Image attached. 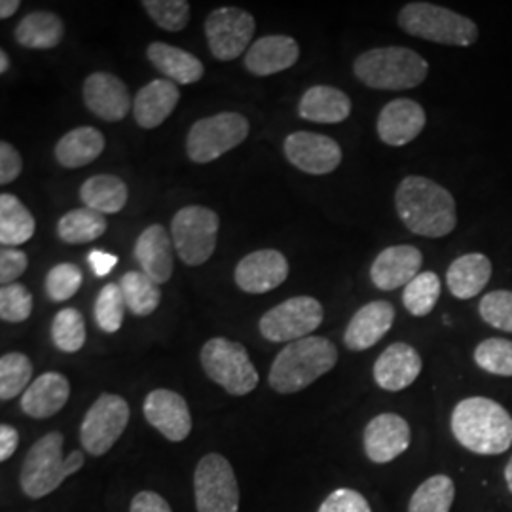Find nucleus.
<instances>
[{
  "label": "nucleus",
  "mask_w": 512,
  "mask_h": 512,
  "mask_svg": "<svg viewBox=\"0 0 512 512\" xmlns=\"http://www.w3.org/2000/svg\"><path fill=\"white\" fill-rule=\"evenodd\" d=\"M395 207L404 226L421 238H444L458 226L456 200L439 183L410 175L395 192Z\"/></svg>",
  "instance_id": "f257e3e1"
},
{
  "label": "nucleus",
  "mask_w": 512,
  "mask_h": 512,
  "mask_svg": "<svg viewBox=\"0 0 512 512\" xmlns=\"http://www.w3.org/2000/svg\"><path fill=\"white\" fill-rule=\"evenodd\" d=\"M450 425L459 444L478 456H499L512 446V416L492 399H463L456 404Z\"/></svg>",
  "instance_id": "f03ea898"
},
{
  "label": "nucleus",
  "mask_w": 512,
  "mask_h": 512,
  "mask_svg": "<svg viewBox=\"0 0 512 512\" xmlns=\"http://www.w3.org/2000/svg\"><path fill=\"white\" fill-rule=\"evenodd\" d=\"M338 363V349L321 336H308L287 344L275 357L270 368V385L281 395L298 393L321 376H325Z\"/></svg>",
  "instance_id": "7ed1b4c3"
},
{
  "label": "nucleus",
  "mask_w": 512,
  "mask_h": 512,
  "mask_svg": "<svg viewBox=\"0 0 512 512\" xmlns=\"http://www.w3.org/2000/svg\"><path fill=\"white\" fill-rule=\"evenodd\" d=\"M65 437L61 433H48L38 439L23 459L19 486L31 499H42L55 492L69 476L78 473L86 459L80 450L63 456Z\"/></svg>",
  "instance_id": "20e7f679"
},
{
  "label": "nucleus",
  "mask_w": 512,
  "mask_h": 512,
  "mask_svg": "<svg viewBox=\"0 0 512 512\" xmlns=\"http://www.w3.org/2000/svg\"><path fill=\"white\" fill-rule=\"evenodd\" d=\"M353 73L372 90L403 92L425 82L429 63L410 48L385 46L359 55L353 63Z\"/></svg>",
  "instance_id": "39448f33"
},
{
  "label": "nucleus",
  "mask_w": 512,
  "mask_h": 512,
  "mask_svg": "<svg viewBox=\"0 0 512 512\" xmlns=\"http://www.w3.org/2000/svg\"><path fill=\"white\" fill-rule=\"evenodd\" d=\"M399 27L412 37L467 48L478 40V27L473 19L431 2H408L399 12Z\"/></svg>",
  "instance_id": "423d86ee"
},
{
  "label": "nucleus",
  "mask_w": 512,
  "mask_h": 512,
  "mask_svg": "<svg viewBox=\"0 0 512 512\" xmlns=\"http://www.w3.org/2000/svg\"><path fill=\"white\" fill-rule=\"evenodd\" d=\"M203 372L226 393L243 397L258 385V372L243 344L228 338H211L200 353Z\"/></svg>",
  "instance_id": "0eeeda50"
},
{
  "label": "nucleus",
  "mask_w": 512,
  "mask_h": 512,
  "mask_svg": "<svg viewBox=\"0 0 512 512\" xmlns=\"http://www.w3.org/2000/svg\"><path fill=\"white\" fill-rule=\"evenodd\" d=\"M249 120L239 112H219L198 120L186 135V154L194 164H211L249 137Z\"/></svg>",
  "instance_id": "6e6552de"
},
{
  "label": "nucleus",
  "mask_w": 512,
  "mask_h": 512,
  "mask_svg": "<svg viewBox=\"0 0 512 512\" xmlns=\"http://www.w3.org/2000/svg\"><path fill=\"white\" fill-rule=\"evenodd\" d=\"M219 215L203 205H186L171 220V239L186 266H202L217 249Z\"/></svg>",
  "instance_id": "1a4fd4ad"
},
{
  "label": "nucleus",
  "mask_w": 512,
  "mask_h": 512,
  "mask_svg": "<svg viewBox=\"0 0 512 512\" xmlns=\"http://www.w3.org/2000/svg\"><path fill=\"white\" fill-rule=\"evenodd\" d=\"M325 319L323 304L313 296H293L260 317V334L272 342H296L311 336Z\"/></svg>",
  "instance_id": "9d476101"
},
{
  "label": "nucleus",
  "mask_w": 512,
  "mask_h": 512,
  "mask_svg": "<svg viewBox=\"0 0 512 512\" xmlns=\"http://www.w3.org/2000/svg\"><path fill=\"white\" fill-rule=\"evenodd\" d=\"M128 423V401L114 393H103L82 420L80 444L90 456L101 458L124 435Z\"/></svg>",
  "instance_id": "9b49d317"
},
{
  "label": "nucleus",
  "mask_w": 512,
  "mask_h": 512,
  "mask_svg": "<svg viewBox=\"0 0 512 512\" xmlns=\"http://www.w3.org/2000/svg\"><path fill=\"white\" fill-rule=\"evenodd\" d=\"M198 512H238L239 486L230 461L220 454L200 459L194 473Z\"/></svg>",
  "instance_id": "f8f14e48"
},
{
  "label": "nucleus",
  "mask_w": 512,
  "mask_h": 512,
  "mask_svg": "<svg viewBox=\"0 0 512 512\" xmlns=\"http://www.w3.org/2000/svg\"><path fill=\"white\" fill-rule=\"evenodd\" d=\"M256 21L247 10L222 6L205 19V37L209 50L219 61H234L253 44Z\"/></svg>",
  "instance_id": "ddd939ff"
},
{
  "label": "nucleus",
  "mask_w": 512,
  "mask_h": 512,
  "mask_svg": "<svg viewBox=\"0 0 512 512\" xmlns=\"http://www.w3.org/2000/svg\"><path fill=\"white\" fill-rule=\"evenodd\" d=\"M291 164L308 175H329L342 164V147L327 135L294 131L283 143Z\"/></svg>",
  "instance_id": "4468645a"
},
{
  "label": "nucleus",
  "mask_w": 512,
  "mask_h": 512,
  "mask_svg": "<svg viewBox=\"0 0 512 512\" xmlns=\"http://www.w3.org/2000/svg\"><path fill=\"white\" fill-rule=\"evenodd\" d=\"M289 277V262L277 249H260L243 256L234 279L243 293L266 294L281 287Z\"/></svg>",
  "instance_id": "2eb2a0df"
},
{
  "label": "nucleus",
  "mask_w": 512,
  "mask_h": 512,
  "mask_svg": "<svg viewBox=\"0 0 512 512\" xmlns=\"http://www.w3.org/2000/svg\"><path fill=\"white\" fill-rule=\"evenodd\" d=\"M412 440V431L408 421L399 414H380L366 423L365 442L366 458L376 465H384L403 456Z\"/></svg>",
  "instance_id": "dca6fc26"
},
{
  "label": "nucleus",
  "mask_w": 512,
  "mask_h": 512,
  "mask_svg": "<svg viewBox=\"0 0 512 512\" xmlns=\"http://www.w3.org/2000/svg\"><path fill=\"white\" fill-rule=\"evenodd\" d=\"M148 423L171 442H183L192 431L190 408L183 395L171 389L150 391L143 403Z\"/></svg>",
  "instance_id": "f3484780"
},
{
  "label": "nucleus",
  "mask_w": 512,
  "mask_h": 512,
  "mask_svg": "<svg viewBox=\"0 0 512 512\" xmlns=\"http://www.w3.org/2000/svg\"><path fill=\"white\" fill-rule=\"evenodd\" d=\"M82 95L86 107L105 122H120L133 109V101L129 97L128 86L112 73H92L82 86Z\"/></svg>",
  "instance_id": "a211bd4d"
},
{
  "label": "nucleus",
  "mask_w": 512,
  "mask_h": 512,
  "mask_svg": "<svg viewBox=\"0 0 512 512\" xmlns=\"http://www.w3.org/2000/svg\"><path fill=\"white\" fill-rule=\"evenodd\" d=\"M427 114L414 99H395L387 103L376 122L378 137L389 147H404L420 137Z\"/></svg>",
  "instance_id": "6ab92c4d"
},
{
  "label": "nucleus",
  "mask_w": 512,
  "mask_h": 512,
  "mask_svg": "<svg viewBox=\"0 0 512 512\" xmlns=\"http://www.w3.org/2000/svg\"><path fill=\"white\" fill-rule=\"evenodd\" d=\"M423 255L414 245H393L374 258L370 279L380 291H395L406 287L420 275Z\"/></svg>",
  "instance_id": "aec40b11"
},
{
  "label": "nucleus",
  "mask_w": 512,
  "mask_h": 512,
  "mask_svg": "<svg viewBox=\"0 0 512 512\" xmlns=\"http://www.w3.org/2000/svg\"><path fill=\"white\" fill-rule=\"evenodd\" d=\"M418 349L406 342H395L374 363V382L384 391H403L414 384L421 374Z\"/></svg>",
  "instance_id": "412c9836"
},
{
  "label": "nucleus",
  "mask_w": 512,
  "mask_h": 512,
  "mask_svg": "<svg viewBox=\"0 0 512 512\" xmlns=\"http://www.w3.org/2000/svg\"><path fill=\"white\" fill-rule=\"evenodd\" d=\"M395 308L387 300L368 302L355 311L344 332V344L351 351H366L374 348L393 327Z\"/></svg>",
  "instance_id": "4be33fe9"
},
{
  "label": "nucleus",
  "mask_w": 512,
  "mask_h": 512,
  "mask_svg": "<svg viewBox=\"0 0 512 512\" xmlns=\"http://www.w3.org/2000/svg\"><path fill=\"white\" fill-rule=\"evenodd\" d=\"M71 397V384L59 372L40 374L21 395V412L33 420H48L61 412Z\"/></svg>",
  "instance_id": "5701e85b"
},
{
  "label": "nucleus",
  "mask_w": 512,
  "mask_h": 512,
  "mask_svg": "<svg viewBox=\"0 0 512 512\" xmlns=\"http://www.w3.org/2000/svg\"><path fill=\"white\" fill-rule=\"evenodd\" d=\"M181 101L179 86L167 78H158L143 86L133 99V116L139 128L156 129L173 114Z\"/></svg>",
  "instance_id": "b1692460"
},
{
  "label": "nucleus",
  "mask_w": 512,
  "mask_h": 512,
  "mask_svg": "<svg viewBox=\"0 0 512 512\" xmlns=\"http://www.w3.org/2000/svg\"><path fill=\"white\" fill-rule=\"evenodd\" d=\"M300 46L293 37L268 35L258 38L245 54V69L255 76H272L296 65Z\"/></svg>",
  "instance_id": "393cba45"
},
{
  "label": "nucleus",
  "mask_w": 512,
  "mask_h": 512,
  "mask_svg": "<svg viewBox=\"0 0 512 512\" xmlns=\"http://www.w3.org/2000/svg\"><path fill=\"white\" fill-rule=\"evenodd\" d=\"M135 260L143 274L164 285L173 275V239L162 224H152L135 241Z\"/></svg>",
  "instance_id": "a878e982"
},
{
  "label": "nucleus",
  "mask_w": 512,
  "mask_h": 512,
  "mask_svg": "<svg viewBox=\"0 0 512 512\" xmlns=\"http://www.w3.org/2000/svg\"><path fill=\"white\" fill-rule=\"evenodd\" d=\"M492 260L482 253H469V255L456 258L448 272L446 283L450 293L458 300H471L486 289L492 279Z\"/></svg>",
  "instance_id": "bb28decb"
},
{
  "label": "nucleus",
  "mask_w": 512,
  "mask_h": 512,
  "mask_svg": "<svg viewBox=\"0 0 512 512\" xmlns=\"http://www.w3.org/2000/svg\"><path fill=\"white\" fill-rule=\"evenodd\" d=\"M298 114L313 124H342L351 114V99L338 88L313 86L302 95Z\"/></svg>",
  "instance_id": "cd10ccee"
},
{
  "label": "nucleus",
  "mask_w": 512,
  "mask_h": 512,
  "mask_svg": "<svg viewBox=\"0 0 512 512\" xmlns=\"http://www.w3.org/2000/svg\"><path fill=\"white\" fill-rule=\"evenodd\" d=\"M147 57L167 80L175 82L177 86L196 84L205 73V67L196 55L165 42H152L147 48Z\"/></svg>",
  "instance_id": "c85d7f7f"
},
{
  "label": "nucleus",
  "mask_w": 512,
  "mask_h": 512,
  "mask_svg": "<svg viewBox=\"0 0 512 512\" xmlns=\"http://www.w3.org/2000/svg\"><path fill=\"white\" fill-rule=\"evenodd\" d=\"M105 150V135L92 126L71 129L55 145L57 164L67 169H78L95 162Z\"/></svg>",
  "instance_id": "c756f323"
},
{
  "label": "nucleus",
  "mask_w": 512,
  "mask_h": 512,
  "mask_svg": "<svg viewBox=\"0 0 512 512\" xmlns=\"http://www.w3.org/2000/svg\"><path fill=\"white\" fill-rule=\"evenodd\" d=\"M14 37L27 50H54L65 38V23L54 12L38 10L19 21Z\"/></svg>",
  "instance_id": "7c9ffc66"
},
{
  "label": "nucleus",
  "mask_w": 512,
  "mask_h": 512,
  "mask_svg": "<svg viewBox=\"0 0 512 512\" xmlns=\"http://www.w3.org/2000/svg\"><path fill=\"white\" fill-rule=\"evenodd\" d=\"M128 184L116 175H95L80 186V200L84 207L101 215H116L128 203Z\"/></svg>",
  "instance_id": "2f4dec72"
},
{
  "label": "nucleus",
  "mask_w": 512,
  "mask_h": 512,
  "mask_svg": "<svg viewBox=\"0 0 512 512\" xmlns=\"http://www.w3.org/2000/svg\"><path fill=\"white\" fill-rule=\"evenodd\" d=\"M37 222L18 196H0V243L2 247H19L35 236Z\"/></svg>",
  "instance_id": "473e14b6"
},
{
  "label": "nucleus",
  "mask_w": 512,
  "mask_h": 512,
  "mask_svg": "<svg viewBox=\"0 0 512 512\" xmlns=\"http://www.w3.org/2000/svg\"><path fill=\"white\" fill-rule=\"evenodd\" d=\"M109 228L107 215L88 207L73 209L57 222V236L69 245H84L101 238Z\"/></svg>",
  "instance_id": "72a5a7b5"
},
{
  "label": "nucleus",
  "mask_w": 512,
  "mask_h": 512,
  "mask_svg": "<svg viewBox=\"0 0 512 512\" xmlns=\"http://www.w3.org/2000/svg\"><path fill=\"white\" fill-rule=\"evenodd\" d=\"M118 285L124 293L128 310L133 315L147 317L158 310L162 302V291L160 285L154 283L148 275L143 272H128L120 277Z\"/></svg>",
  "instance_id": "f704fd0d"
},
{
  "label": "nucleus",
  "mask_w": 512,
  "mask_h": 512,
  "mask_svg": "<svg viewBox=\"0 0 512 512\" xmlns=\"http://www.w3.org/2000/svg\"><path fill=\"white\" fill-rule=\"evenodd\" d=\"M456 499V486L450 476L435 475L421 482L410 497L408 512H450Z\"/></svg>",
  "instance_id": "c9c22d12"
},
{
  "label": "nucleus",
  "mask_w": 512,
  "mask_h": 512,
  "mask_svg": "<svg viewBox=\"0 0 512 512\" xmlns=\"http://www.w3.org/2000/svg\"><path fill=\"white\" fill-rule=\"evenodd\" d=\"M33 363L23 353H6L0 357V399L4 403L16 399L33 384Z\"/></svg>",
  "instance_id": "e433bc0d"
},
{
  "label": "nucleus",
  "mask_w": 512,
  "mask_h": 512,
  "mask_svg": "<svg viewBox=\"0 0 512 512\" xmlns=\"http://www.w3.org/2000/svg\"><path fill=\"white\" fill-rule=\"evenodd\" d=\"M440 291L442 285L439 275L435 272H421L404 287V308L414 317H425L439 304Z\"/></svg>",
  "instance_id": "4c0bfd02"
},
{
  "label": "nucleus",
  "mask_w": 512,
  "mask_h": 512,
  "mask_svg": "<svg viewBox=\"0 0 512 512\" xmlns=\"http://www.w3.org/2000/svg\"><path fill=\"white\" fill-rule=\"evenodd\" d=\"M52 342L55 348L63 353H76L86 344V321L84 315L76 308H65L57 311L52 321Z\"/></svg>",
  "instance_id": "58836bf2"
},
{
  "label": "nucleus",
  "mask_w": 512,
  "mask_h": 512,
  "mask_svg": "<svg viewBox=\"0 0 512 512\" xmlns=\"http://www.w3.org/2000/svg\"><path fill=\"white\" fill-rule=\"evenodd\" d=\"M126 310H128V304L120 285L107 283L95 298V306H93L95 323L103 332L114 334L122 329Z\"/></svg>",
  "instance_id": "ea45409f"
},
{
  "label": "nucleus",
  "mask_w": 512,
  "mask_h": 512,
  "mask_svg": "<svg viewBox=\"0 0 512 512\" xmlns=\"http://www.w3.org/2000/svg\"><path fill=\"white\" fill-rule=\"evenodd\" d=\"M475 363L484 372L512 378V342L505 338H488L475 349Z\"/></svg>",
  "instance_id": "a19ab883"
},
{
  "label": "nucleus",
  "mask_w": 512,
  "mask_h": 512,
  "mask_svg": "<svg viewBox=\"0 0 512 512\" xmlns=\"http://www.w3.org/2000/svg\"><path fill=\"white\" fill-rule=\"evenodd\" d=\"M143 8L160 29L169 33L183 31L190 21V4L186 0H145Z\"/></svg>",
  "instance_id": "79ce46f5"
},
{
  "label": "nucleus",
  "mask_w": 512,
  "mask_h": 512,
  "mask_svg": "<svg viewBox=\"0 0 512 512\" xmlns=\"http://www.w3.org/2000/svg\"><path fill=\"white\" fill-rule=\"evenodd\" d=\"M82 281H84L82 270L76 264L63 262L48 272L44 287H46V294L52 302H65L80 291Z\"/></svg>",
  "instance_id": "37998d69"
},
{
  "label": "nucleus",
  "mask_w": 512,
  "mask_h": 512,
  "mask_svg": "<svg viewBox=\"0 0 512 512\" xmlns=\"http://www.w3.org/2000/svg\"><path fill=\"white\" fill-rule=\"evenodd\" d=\"M33 313V294L21 285L12 283L0 289V319L6 323H23Z\"/></svg>",
  "instance_id": "c03bdc74"
},
{
  "label": "nucleus",
  "mask_w": 512,
  "mask_h": 512,
  "mask_svg": "<svg viewBox=\"0 0 512 512\" xmlns=\"http://www.w3.org/2000/svg\"><path fill=\"white\" fill-rule=\"evenodd\" d=\"M480 317L494 329L512 334V291H492L480 300Z\"/></svg>",
  "instance_id": "a18cd8bd"
},
{
  "label": "nucleus",
  "mask_w": 512,
  "mask_h": 512,
  "mask_svg": "<svg viewBox=\"0 0 512 512\" xmlns=\"http://www.w3.org/2000/svg\"><path fill=\"white\" fill-rule=\"evenodd\" d=\"M317 512H372V509L365 495L349 488H340L327 495Z\"/></svg>",
  "instance_id": "49530a36"
},
{
  "label": "nucleus",
  "mask_w": 512,
  "mask_h": 512,
  "mask_svg": "<svg viewBox=\"0 0 512 512\" xmlns=\"http://www.w3.org/2000/svg\"><path fill=\"white\" fill-rule=\"evenodd\" d=\"M29 266V258L14 247H2L0 251V283L2 287L16 283L21 275L25 274Z\"/></svg>",
  "instance_id": "de8ad7c7"
},
{
  "label": "nucleus",
  "mask_w": 512,
  "mask_h": 512,
  "mask_svg": "<svg viewBox=\"0 0 512 512\" xmlns=\"http://www.w3.org/2000/svg\"><path fill=\"white\" fill-rule=\"evenodd\" d=\"M23 171V158L10 143H0V184L14 183Z\"/></svg>",
  "instance_id": "09e8293b"
},
{
  "label": "nucleus",
  "mask_w": 512,
  "mask_h": 512,
  "mask_svg": "<svg viewBox=\"0 0 512 512\" xmlns=\"http://www.w3.org/2000/svg\"><path fill=\"white\" fill-rule=\"evenodd\" d=\"M129 512H173L164 497L156 492H139L133 497Z\"/></svg>",
  "instance_id": "8fccbe9b"
},
{
  "label": "nucleus",
  "mask_w": 512,
  "mask_h": 512,
  "mask_svg": "<svg viewBox=\"0 0 512 512\" xmlns=\"http://www.w3.org/2000/svg\"><path fill=\"white\" fill-rule=\"evenodd\" d=\"M88 264L97 277H107L116 268L118 256L107 253L103 249H93L92 253L88 255Z\"/></svg>",
  "instance_id": "3c124183"
},
{
  "label": "nucleus",
  "mask_w": 512,
  "mask_h": 512,
  "mask_svg": "<svg viewBox=\"0 0 512 512\" xmlns=\"http://www.w3.org/2000/svg\"><path fill=\"white\" fill-rule=\"evenodd\" d=\"M19 444V433L16 427L2 423L0 425V461H8L16 454Z\"/></svg>",
  "instance_id": "603ef678"
},
{
  "label": "nucleus",
  "mask_w": 512,
  "mask_h": 512,
  "mask_svg": "<svg viewBox=\"0 0 512 512\" xmlns=\"http://www.w3.org/2000/svg\"><path fill=\"white\" fill-rule=\"evenodd\" d=\"M21 2L19 0H2L0 2V19L12 18L19 10Z\"/></svg>",
  "instance_id": "864d4df0"
},
{
  "label": "nucleus",
  "mask_w": 512,
  "mask_h": 512,
  "mask_svg": "<svg viewBox=\"0 0 512 512\" xmlns=\"http://www.w3.org/2000/svg\"><path fill=\"white\" fill-rule=\"evenodd\" d=\"M8 67H10V59H8V54L2 50V52H0V73H6Z\"/></svg>",
  "instance_id": "5fc2aeb1"
},
{
  "label": "nucleus",
  "mask_w": 512,
  "mask_h": 512,
  "mask_svg": "<svg viewBox=\"0 0 512 512\" xmlns=\"http://www.w3.org/2000/svg\"><path fill=\"white\" fill-rule=\"evenodd\" d=\"M505 482H507V488H509V492L512 494V458L509 459V463L505 467Z\"/></svg>",
  "instance_id": "6e6d98bb"
}]
</instances>
